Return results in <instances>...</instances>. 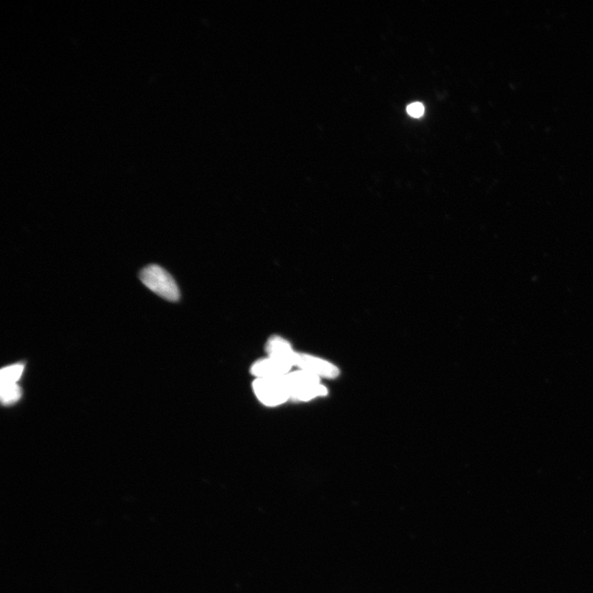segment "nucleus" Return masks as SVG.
<instances>
[{
	"label": "nucleus",
	"instance_id": "1",
	"mask_svg": "<svg viewBox=\"0 0 593 593\" xmlns=\"http://www.w3.org/2000/svg\"><path fill=\"white\" fill-rule=\"evenodd\" d=\"M290 398L299 402H308L327 394V389L320 383L314 374L299 370L286 376Z\"/></svg>",
	"mask_w": 593,
	"mask_h": 593
},
{
	"label": "nucleus",
	"instance_id": "2",
	"mask_svg": "<svg viewBox=\"0 0 593 593\" xmlns=\"http://www.w3.org/2000/svg\"><path fill=\"white\" fill-rule=\"evenodd\" d=\"M139 279L148 288L164 299L176 302L180 298L178 286L166 270L156 265L148 266L140 272Z\"/></svg>",
	"mask_w": 593,
	"mask_h": 593
},
{
	"label": "nucleus",
	"instance_id": "3",
	"mask_svg": "<svg viewBox=\"0 0 593 593\" xmlns=\"http://www.w3.org/2000/svg\"><path fill=\"white\" fill-rule=\"evenodd\" d=\"M253 390L259 401L267 406H276L290 399L286 376L257 378Z\"/></svg>",
	"mask_w": 593,
	"mask_h": 593
},
{
	"label": "nucleus",
	"instance_id": "4",
	"mask_svg": "<svg viewBox=\"0 0 593 593\" xmlns=\"http://www.w3.org/2000/svg\"><path fill=\"white\" fill-rule=\"evenodd\" d=\"M292 365L319 377L335 378L339 375V369L335 365L310 354L296 352Z\"/></svg>",
	"mask_w": 593,
	"mask_h": 593
},
{
	"label": "nucleus",
	"instance_id": "5",
	"mask_svg": "<svg viewBox=\"0 0 593 593\" xmlns=\"http://www.w3.org/2000/svg\"><path fill=\"white\" fill-rule=\"evenodd\" d=\"M292 367L288 362L268 357L255 362L251 366V373L257 378L284 377L290 373Z\"/></svg>",
	"mask_w": 593,
	"mask_h": 593
},
{
	"label": "nucleus",
	"instance_id": "6",
	"mask_svg": "<svg viewBox=\"0 0 593 593\" xmlns=\"http://www.w3.org/2000/svg\"><path fill=\"white\" fill-rule=\"evenodd\" d=\"M266 350L268 356L277 358L279 360L294 366L292 365V360H294L296 352L292 348L290 342L283 338L277 336L270 337L267 341Z\"/></svg>",
	"mask_w": 593,
	"mask_h": 593
},
{
	"label": "nucleus",
	"instance_id": "7",
	"mask_svg": "<svg viewBox=\"0 0 593 593\" xmlns=\"http://www.w3.org/2000/svg\"><path fill=\"white\" fill-rule=\"evenodd\" d=\"M21 397L20 387L16 383H1V399L5 405L18 402Z\"/></svg>",
	"mask_w": 593,
	"mask_h": 593
},
{
	"label": "nucleus",
	"instance_id": "8",
	"mask_svg": "<svg viewBox=\"0 0 593 593\" xmlns=\"http://www.w3.org/2000/svg\"><path fill=\"white\" fill-rule=\"evenodd\" d=\"M23 366L16 364L4 368L0 373L1 383H16L22 375Z\"/></svg>",
	"mask_w": 593,
	"mask_h": 593
},
{
	"label": "nucleus",
	"instance_id": "9",
	"mask_svg": "<svg viewBox=\"0 0 593 593\" xmlns=\"http://www.w3.org/2000/svg\"><path fill=\"white\" fill-rule=\"evenodd\" d=\"M407 113L411 115L412 117H421L424 113V107L421 103H412V104L407 107Z\"/></svg>",
	"mask_w": 593,
	"mask_h": 593
}]
</instances>
